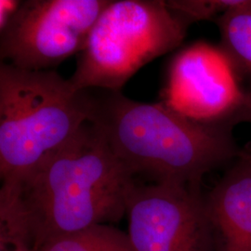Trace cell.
Returning <instances> with one entry per match:
<instances>
[{"mask_svg": "<svg viewBox=\"0 0 251 251\" xmlns=\"http://www.w3.org/2000/svg\"><path fill=\"white\" fill-rule=\"evenodd\" d=\"M109 0H27L0 33V56L24 70L44 71L80 53Z\"/></svg>", "mask_w": 251, "mask_h": 251, "instance_id": "5b68a950", "label": "cell"}, {"mask_svg": "<svg viewBox=\"0 0 251 251\" xmlns=\"http://www.w3.org/2000/svg\"><path fill=\"white\" fill-rule=\"evenodd\" d=\"M189 25L166 1H110L68 80L75 90L121 91L144 65L178 48Z\"/></svg>", "mask_w": 251, "mask_h": 251, "instance_id": "277c9868", "label": "cell"}, {"mask_svg": "<svg viewBox=\"0 0 251 251\" xmlns=\"http://www.w3.org/2000/svg\"><path fill=\"white\" fill-rule=\"evenodd\" d=\"M220 251H251V159L242 152L207 195Z\"/></svg>", "mask_w": 251, "mask_h": 251, "instance_id": "ba28073f", "label": "cell"}, {"mask_svg": "<svg viewBox=\"0 0 251 251\" xmlns=\"http://www.w3.org/2000/svg\"><path fill=\"white\" fill-rule=\"evenodd\" d=\"M234 68L223 48L205 42L190 46L173 59L162 101L198 122L230 121L245 92Z\"/></svg>", "mask_w": 251, "mask_h": 251, "instance_id": "52a82bcc", "label": "cell"}, {"mask_svg": "<svg viewBox=\"0 0 251 251\" xmlns=\"http://www.w3.org/2000/svg\"><path fill=\"white\" fill-rule=\"evenodd\" d=\"M1 251H37L28 243L21 239L0 240Z\"/></svg>", "mask_w": 251, "mask_h": 251, "instance_id": "5bb4252c", "label": "cell"}, {"mask_svg": "<svg viewBox=\"0 0 251 251\" xmlns=\"http://www.w3.org/2000/svg\"><path fill=\"white\" fill-rule=\"evenodd\" d=\"M223 50L234 67L251 76V0H242L218 20Z\"/></svg>", "mask_w": 251, "mask_h": 251, "instance_id": "9c48e42d", "label": "cell"}, {"mask_svg": "<svg viewBox=\"0 0 251 251\" xmlns=\"http://www.w3.org/2000/svg\"><path fill=\"white\" fill-rule=\"evenodd\" d=\"M230 121L233 124L239 122H248L251 124V90L244 92L242 102Z\"/></svg>", "mask_w": 251, "mask_h": 251, "instance_id": "4fadbf2b", "label": "cell"}, {"mask_svg": "<svg viewBox=\"0 0 251 251\" xmlns=\"http://www.w3.org/2000/svg\"><path fill=\"white\" fill-rule=\"evenodd\" d=\"M23 1L0 0V33L4 31L15 17Z\"/></svg>", "mask_w": 251, "mask_h": 251, "instance_id": "7c38bea8", "label": "cell"}, {"mask_svg": "<svg viewBox=\"0 0 251 251\" xmlns=\"http://www.w3.org/2000/svg\"><path fill=\"white\" fill-rule=\"evenodd\" d=\"M37 251H135L128 234L113 225H100L50 240Z\"/></svg>", "mask_w": 251, "mask_h": 251, "instance_id": "30bf717a", "label": "cell"}, {"mask_svg": "<svg viewBox=\"0 0 251 251\" xmlns=\"http://www.w3.org/2000/svg\"><path fill=\"white\" fill-rule=\"evenodd\" d=\"M89 90L90 123L134 176L200 190L205 175L242 153L231 121L198 122L163 101L146 103L121 91Z\"/></svg>", "mask_w": 251, "mask_h": 251, "instance_id": "7a4b0ae2", "label": "cell"}, {"mask_svg": "<svg viewBox=\"0 0 251 251\" xmlns=\"http://www.w3.org/2000/svg\"><path fill=\"white\" fill-rule=\"evenodd\" d=\"M242 0H171L166 1L170 9L190 25L224 15L226 11L239 5Z\"/></svg>", "mask_w": 251, "mask_h": 251, "instance_id": "8fae6325", "label": "cell"}, {"mask_svg": "<svg viewBox=\"0 0 251 251\" xmlns=\"http://www.w3.org/2000/svg\"><path fill=\"white\" fill-rule=\"evenodd\" d=\"M134 175L99 128L88 122L61 149L19 182H2L0 237L46 242L100 225L126 211Z\"/></svg>", "mask_w": 251, "mask_h": 251, "instance_id": "6da1fadb", "label": "cell"}, {"mask_svg": "<svg viewBox=\"0 0 251 251\" xmlns=\"http://www.w3.org/2000/svg\"><path fill=\"white\" fill-rule=\"evenodd\" d=\"M126 215L135 251H220L200 190L136 183L127 197Z\"/></svg>", "mask_w": 251, "mask_h": 251, "instance_id": "8992f818", "label": "cell"}, {"mask_svg": "<svg viewBox=\"0 0 251 251\" xmlns=\"http://www.w3.org/2000/svg\"><path fill=\"white\" fill-rule=\"evenodd\" d=\"M250 156H251V153H250Z\"/></svg>", "mask_w": 251, "mask_h": 251, "instance_id": "9a60e30c", "label": "cell"}, {"mask_svg": "<svg viewBox=\"0 0 251 251\" xmlns=\"http://www.w3.org/2000/svg\"><path fill=\"white\" fill-rule=\"evenodd\" d=\"M90 90L58 73L0 65V177L19 182L90 122Z\"/></svg>", "mask_w": 251, "mask_h": 251, "instance_id": "3957f363", "label": "cell"}]
</instances>
